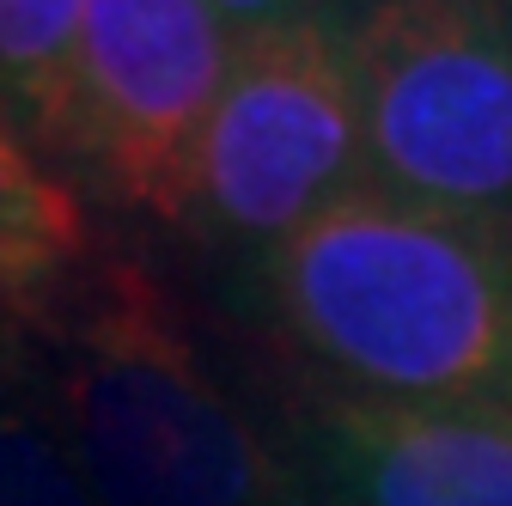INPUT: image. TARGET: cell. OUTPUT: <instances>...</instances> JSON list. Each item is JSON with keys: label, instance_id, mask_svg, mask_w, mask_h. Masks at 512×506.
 <instances>
[{"label": "cell", "instance_id": "6da1fadb", "mask_svg": "<svg viewBox=\"0 0 512 506\" xmlns=\"http://www.w3.org/2000/svg\"><path fill=\"white\" fill-rule=\"evenodd\" d=\"M281 336L342 397L512 403V232L354 189L256 257Z\"/></svg>", "mask_w": 512, "mask_h": 506}, {"label": "cell", "instance_id": "7a4b0ae2", "mask_svg": "<svg viewBox=\"0 0 512 506\" xmlns=\"http://www.w3.org/2000/svg\"><path fill=\"white\" fill-rule=\"evenodd\" d=\"M19 324L49 336V409L98 506H269L275 464L122 257L80 263Z\"/></svg>", "mask_w": 512, "mask_h": 506}, {"label": "cell", "instance_id": "3957f363", "mask_svg": "<svg viewBox=\"0 0 512 506\" xmlns=\"http://www.w3.org/2000/svg\"><path fill=\"white\" fill-rule=\"evenodd\" d=\"M366 183L397 202L512 232V7L330 0Z\"/></svg>", "mask_w": 512, "mask_h": 506}, {"label": "cell", "instance_id": "277c9868", "mask_svg": "<svg viewBox=\"0 0 512 506\" xmlns=\"http://www.w3.org/2000/svg\"><path fill=\"white\" fill-rule=\"evenodd\" d=\"M366 189V141L342 37L311 19L232 43L196 153L189 226L250 257Z\"/></svg>", "mask_w": 512, "mask_h": 506}, {"label": "cell", "instance_id": "5b68a950", "mask_svg": "<svg viewBox=\"0 0 512 506\" xmlns=\"http://www.w3.org/2000/svg\"><path fill=\"white\" fill-rule=\"evenodd\" d=\"M208 0H86L74 55V165L116 202L189 226L196 153L232 68Z\"/></svg>", "mask_w": 512, "mask_h": 506}, {"label": "cell", "instance_id": "8992f818", "mask_svg": "<svg viewBox=\"0 0 512 506\" xmlns=\"http://www.w3.org/2000/svg\"><path fill=\"white\" fill-rule=\"evenodd\" d=\"M317 446L342 506H512V403L330 397Z\"/></svg>", "mask_w": 512, "mask_h": 506}, {"label": "cell", "instance_id": "52a82bcc", "mask_svg": "<svg viewBox=\"0 0 512 506\" xmlns=\"http://www.w3.org/2000/svg\"><path fill=\"white\" fill-rule=\"evenodd\" d=\"M80 263H86L80 202L25 153L7 104H0V305L25 318Z\"/></svg>", "mask_w": 512, "mask_h": 506}, {"label": "cell", "instance_id": "ba28073f", "mask_svg": "<svg viewBox=\"0 0 512 506\" xmlns=\"http://www.w3.org/2000/svg\"><path fill=\"white\" fill-rule=\"evenodd\" d=\"M80 19L86 0H0V104L55 159H74Z\"/></svg>", "mask_w": 512, "mask_h": 506}, {"label": "cell", "instance_id": "9c48e42d", "mask_svg": "<svg viewBox=\"0 0 512 506\" xmlns=\"http://www.w3.org/2000/svg\"><path fill=\"white\" fill-rule=\"evenodd\" d=\"M19 318H0V506H98L55 409H37L13 385L7 336Z\"/></svg>", "mask_w": 512, "mask_h": 506}, {"label": "cell", "instance_id": "30bf717a", "mask_svg": "<svg viewBox=\"0 0 512 506\" xmlns=\"http://www.w3.org/2000/svg\"><path fill=\"white\" fill-rule=\"evenodd\" d=\"M208 13L232 31V37H256V31H281V25H330V0H208Z\"/></svg>", "mask_w": 512, "mask_h": 506}, {"label": "cell", "instance_id": "8fae6325", "mask_svg": "<svg viewBox=\"0 0 512 506\" xmlns=\"http://www.w3.org/2000/svg\"><path fill=\"white\" fill-rule=\"evenodd\" d=\"M269 506H305V500H293V494H287V488H281V494H275V500H269Z\"/></svg>", "mask_w": 512, "mask_h": 506}, {"label": "cell", "instance_id": "7c38bea8", "mask_svg": "<svg viewBox=\"0 0 512 506\" xmlns=\"http://www.w3.org/2000/svg\"><path fill=\"white\" fill-rule=\"evenodd\" d=\"M0 318H13V311H7V305H0Z\"/></svg>", "mask_w": 512, "mask_h": 506}, {"label": "cell", "instance_id": "4fadbf2b", "mask_svg": "<svg viewBox=\"0 0 512 506\" xmlns=\"http://www.w3.org/2000/svg\"><path fill=\"white\" fill-rule=\"evenodd\" d=\"M506 7H512V0H506Z\"/></svg>", "mask_w": 512, "mask_h": 506}]
</instances>
